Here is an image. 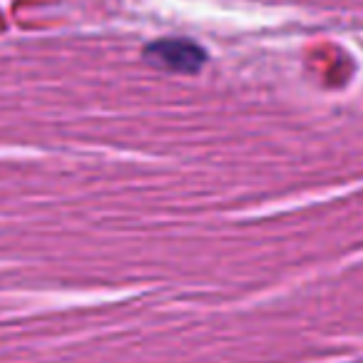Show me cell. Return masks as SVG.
<instances>
[{"instance_id": "cell-1", "label": "cell", "mask_w": 363, "mask_h": 363, "mask_svg": "<svg viewBox=\"0 0 363 363\" xmlns=\"http://www.w3.org/2000/svg\"><path fill=\"white\" fill-rule=\"evenodd\" d=\"M145 57L152 65L172 72H197L207 60V55H204V50L197 43L179 40V38L152 43L145 50Z\"/></svg>"}]
</instances>
